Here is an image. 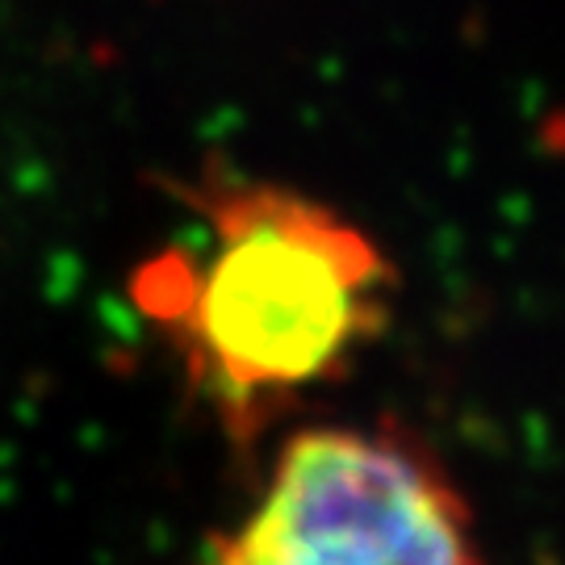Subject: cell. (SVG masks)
Returning <instances> with one entry per match:
<instances>
[{"label": "cell", "mask_w": 565, "mask_h": 565, "mask_svg": "<svg viewBox=\"0 0 565 565\" xmlns=\"http://www.w3.org/2000/svg\"><path fill=\"white\" fill-rule=\"evenodd\" d=\"M184 202L202 247L142 264L135 302L226 431L256 436L382 335L394 268L356 223L281 184L210 168Z\"/></svg>", "instance_id": "1"}, {"label": "cell", "mask_w": 565, "mask_h": 565, "mask_svg": "<svg viewBox=\"0 0 565 565\" xmlns=\"http://www.w3.org/2000/svg\"><path fill=\"white\" fill-rule=\"evenodd\" d=\"M198 565H494L448 469L403 427L289 436L256 507Z\"/></svg>", "instance_id": "2"}]
</instances>
